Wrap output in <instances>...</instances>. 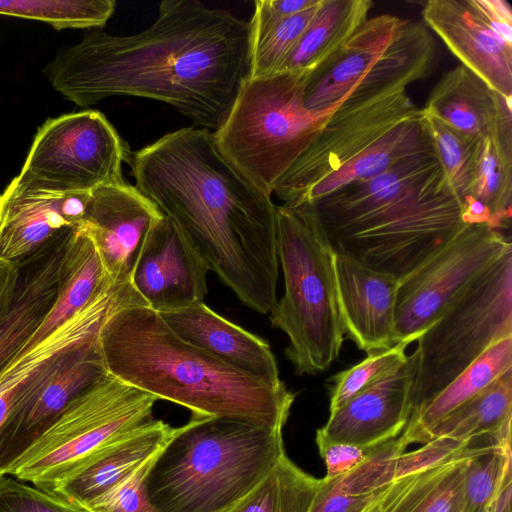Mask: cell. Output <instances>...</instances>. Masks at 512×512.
<instances>
[{"label":"cell","mask_w":512,"mask_h":512,"mask_svg":"<svg viewBox=\"0 0 512 512\" xmlns=\"http://www.w3.org/2000/svg\"><path fill=\"white\" fill-rule=\"evenodd\" d=\"M249 21L197 0H164L156 20L132 35L87 31L42 72L65 99L86 108L113 96L163 102L195 127L215 131L250 73Z\"/></svg>","instance_id":"obj_1"},{"label":"cell","mask_w":512,"mask_h":512,"mask_svg":"<svg viewBox=\"0 0 512 512\" xmlns=\"http://www.w3.org/2000/svg\"><path fill=\"white\" fill-rule=\"evenodd\" d=\"M135 187L170 218L248 308L275 305L276 206L218 152L212 131L181 128L130 153Z\"/></svg>","instance_id":"obj_2"},{"label":"cell","mask_w":512,"mask_h":512,"mask_svg":"<svg viewBox=\"0 0 512 512\" xmlns=\"http://www.w3.org/2000/svg\"><path fill=\"white\" fill-rule=\"evenodd\" d=\"M105 368L120 381L188 408L283 430L295 395L283 382L247 374L179 337L145 305L113 307L98 331Z\"/></svg>","instance_id":"obj_3"},{"label":"cell","mask_w":512,"mask_h":512,"mask_svg":"<svg viewBox=\"0 0 512 512\" xmlns=\"http://www.w3.org/2000/svg\"><path fill=\"white\" fill-rule=\"evenodd\" d=\"M285 454L280 429L191 415L156 458L146 494L158 512H230Z\"/></svg>","instance_id":"obj_4"},{"label":"cell","mask_w":512,"mask_h":512,"mask_svg":"<svg viewBox=\"0 0 512 512\" xmlns=\"http://www.w3.org/2000/svg\"><path fill=\"white\" fill-rule=\"evenodd\" d=\"M276 246L284 294L269 319L289 339L284 353L295 373L317 374L336 360L345 334L335 251L308 203L276 206Z\"/></svg>","instance_id":"obj_5"},{"label":"cell","mask_w":512,"mask_h":512,"mask_svg":"<svg viewBox=\"0 0 512 512\" xmlns=\"http://www.w3.org/2000/svg\"><path fill=\"white\" fill-rule=\"evenodd\" d=\"M302 77L280 72L247 78L228 116L212 132L221 156L268 196L332 114H315L305 108Z\"/></svg>","instance_id":"obj_6"},{"label":"cell","mask_w":512,"mask_h":512,"mask_svg":"<svg viewBox=\"0 0 512 512\" xmlns=\"http://www.w3.org/2000/svg\"><path fill=\"white\" fill-rule=\"evenodd\" d=\"M157 400L108 373L74 397L2 475L56 493L107 447L153 418Z\"/></svg>","instance_id":"obj_7"},{"label":"cell","mask_w":512,"mask_h":512,"mask_svg":"<svg viewBox=\"0 0 512 512\" xmlns=\"http://www.w3.org/2000/svg\"><path fill=\"white\" fill-rule=\"evenodd\" d=\"M509 336H512V249L480 273L416 340L412 412L493 344Z\"/></svg>","instance_id":"obj_8"},{"label":"cell","mask_w":512,"mask_h":512,"mask_svg":"<svg viewBox=\"0 0 512 512\" xmlns=\"http://www.w3.org/2000/svg\"><path fill=\"white\" fill-rule=\"evenodd\" d=\"M466 225L440 165L419 191L328 240L335 253L400 280Z\"/></svg>","instance_id":"obj_9"},{"label":"cell","mask_w":512,"mask_h":512,"mask_svg":"<svg viewBox=\"0 0 512 512\" xmlns=\"http://www.w3.org/2000/svg\"><path fill=\"white\" fill-rule=\"evenodd\" d=\"M127 143L106 116L85 109L48 118L37 130L19 174L18 189L79 193L126 182Z\"/></svg>","instance_id":"obj_10"},{"label":"cell","mask_w":512,"mask_h":512,"mask_svg":"<svg viewBox=\"0 0 512 512\" xmlns=\"http://www.w3.org/2000/svg\"><path fill=\"white\" fill-rule=\"evenodd\" d=\"M420 110L405 87L374 94L349 93L273 193L283 205L303 204L314 186Z\"/></svg>","instance_id":"obj_11"},{"label":"cell","mask_w":512,"mask_h":512,"mask_svg":"<svg viewBox=\"0 0 512 512\" xmlns=\"http://www.w3.org/2000/svg\"><path fill=\"white\" fill-rule=\"evenodd\" d=\"M509 249L512 244L500 230L487 224H468L400 279L395 344L416 341L480 273Z\"/></svg>","instance_id":"obj_12"},{"label":"cell","mask_w":512,"mask_h":512,"mask_svg":"<svg viewBox=\"0 0 512 512\" xmlns=\"http://www.w3.org/2000/svg\"><path fill=\"white\" fill-rule=\"evenodd\" d=\"M107 374L98 334L50 364L22 392L0 430V475L74 397Z\"/></svg>","instance_id":"obj_13"},{"label":"cell","mask_w":512,"mask_h":512,"mask_svg":"<svg viewBox=\"0 0 512 512\" xmlns=\"http://www.w3.org/2000/svg\"><path fill=\"white\" fill-rule=\"evenodd\" d=\"M475 448L446 455L434 443L409 452L407 467L378 489L357 512H473L465 475Z\"/></svg>","instance_id":"obj_14"},{"label":"cell","mask_w":512,"mask_h":512,"mask_svg":"<svg viewBox=\"0 0 512 512\" xmlns=\"http://www.w3.org/2000/svg\"><path fill=\"white\" fill-rule=\"evenodd\" d=\"M163 216L153 202L127 182L90 192L82 226L114 284L131 282L144 240Z\"/></svg>","instance_id":"obj_15"},{"label":"cell","mask_w":512,"mask_h":512,"mask_svg":"<svg viewBox=\"0 0 512 512\" xmlns=\"http://www.w3.org/2000/svg\"><path fill=\"white\" fill-rule=\"evenodd\" d=\"M208 271L175 223L163 216L144 240L131 283L148 307L159 312L203 301Z\"/></svg>","instance_id":"obj_16"},{"label":"cell","mask_w":512,"mask_h":512,"mask_svg":"<svg viewBox=\"0 0 512 512\" xmlns=\"http://www.w3.org/2000/svg\"><path fill=\"white\" fill-rule=\"evenodd\" d=\"M416 358L412 353L395 370L329 413L315 439L381 446L397 438L412 412Z\"/></svg>","instance_id":"obj_17"},{"label":"cell","mask_w":512,"mask_h":512,"mask_svg":"<svg viewBox=\"0 0 512 512\" xmlns=\"http://www.w3.org/2000/svg\"><path fill=\"white\" fill-rule=\"evenodd\" d=\"M90 192L18 189L0 193V260L18 263L57 235L82 226Z\"/></svg>","instance_id":"obj_18"},{"label":"cell","mask_w":512,"mask_h":512,"mask_svg":"<svg viewBox=\"0 0 512 512\" xmlns=\"http://www.w3.org/2000/svg\"><path fill=\"white\" fill-rule=\"evenodd\" d=\"M407 20L390 14L367 18L325 62L302 75L305 108L330 114L381 62Z\"/></svg>","instance_id":"obj_19"},{"label":"cell","mask_w":512,"mask_h":512,"mask_svg":"<svg viewBox=\"0 0 512 512\" xmlns=\"http://www.w3.org/2000/svg\"><path fill=\"white\" fill-rule=\"evenodd\" d=\"M423 24L494 91L512 98V47L485 23L469 0H429Z\"/></svg>","instance_id":"obj_20"},{"label":"cell","mask_w":512,"mask_h":512,"mask_svg":"<svg viewBox=\"0 0 512 512\" xmlns=\"http://www.w3.org/2000/svg\"><path fill=\"white\" fill-rule=\"evenodd\" d=\"M136 298L131 282L114 284L41 341L22 349L8 361L0 369V430L14 403L30 383L56 359L96 336L113 307Z\"/></svg>","instance_id":"obj_21"},{"label":"cell","mask_w":512,"mask_h":512,"mask_svg":"<svg viewBox=\"0 0 512 512\" xmlns=\"http://www.w3.org/2000/svg\"><path fill=\"white\" fill-rule=\"evenodd\" d=\"M440 167L435 151L407 158L374 177L348 183L312 206L329 238L419 191Z\"/></svg>","instance_id":"obj_22"},{"label":"cell","mask_w":512,"mask_h":512,"mask_svg":"<svg viewBox=\"0 0 512 512\" xmlns=\"http://www.w3.org/2000/svg\"><path fill=\"white\" fill-rule=\"evenodd\" d=\"M338 299L347 336L367 354L395 345L399 280L335 253Z\"/></svg>","instance_id":"obj_23"},{"label":"cell","mask_w":512,"mask_h":512,"mask_svg":"<svg viewBox=\"0 0 512 512\" xmlns=\"http://www.w3.org/2000/svg\"><path fill=\"white\" fill-rule=\"evenodd\" d=\"M158 313L190 344L254 377L282 382L269 343L217 314L203 301Z\"/></svg>","instance_id":"obj_24"},{"label":"cell","mask_w":512,"mask_h":512,"mask_svg":"<svg viewBox=\"0 0 512 512\" xmlns=\"http://www.w3.org/2000/svg\"><path fill=\"white\" fill-rule=\"evenodd\" d=\"M74 230L57 235L16 263L18 277L12 304L0 321V369L26 347L52 309L60 261Z\"/></svg>","instance_id":"obj_25"},{"label":"cell","mask_w":512,"mask_h":512,"mask_svg":"<svg viewBox=\"0 0 512 512\" xmlns=\"http://www.w3.org/2000/svg\"><path fill=\"white\" fill-rule=\"evenodd\" d=\"M423 110L466 137L482 139L512 107L511 98L494 91L460 64L434 85Z\"/></svg>","instance_id":"obj_26"},{"label":"cell","mask_w":512,"mask_h":512,"mask_svg":"<svg viewBox=\"0 0 512 512\" xmlns=\"http://www.w3.org/2000/svg\"><path fill=\"white\" fill-rule=\"evenodd\" d=\"M180 430L151 418L107 447L56 493L79 504L95 498L160 453Z\"/></svg>","instance_id":"obj_27"},{"label":"cell","mask_w":512,"mask_h":512,"mask_svg":"<svg viewBox=\"0 0 512 512\" xmlns=\"http://www.w3.org/2000/svg\"><path fill=\"white\" fill-rule=\"evenodd\" d=\"M466 224L510 226L512 212V112L482 138L470 197L463 207Z\"/></svg>","instance_id":"obj_28"},{"label":"cell","mask_w":512,"mask_h":512,"mask_svg":"<svg viewBox=\"0 0 512 512\" xmlns=\"http://www.w3.org/2000/svg\"><path fill=\"white\" fill-rule=\"evenodd\" d=\"M112 285L90 236L83 226L74 230L60 261L55 303L24 349L41 341Z\"/></svg>","instance_id":"obj_29"},{"label":"cell","mask_w":512,"mask_h":512,"mask_svg":"<svg viewBox=\"0 0 512 512\" xmlns=\"http://www.w3.org/2000/svg\"><path fill=\"white\" fill-rule=\"evenodd\" d=\"M511 368L512 336H509L493 344L433 398L418 406L411 413L400 438L408 446L425 444L440 421Z\"/></svg>","instance_id":"obj_30"},{"label":"cell","mask_w":512,"mask_h":512,"mask_svg":"<svg viewBox=\"0 0 512 512\" xmlns=\"http://www.w3.org/2000/svg\"><path fill=\"white\" fill-rule=\"evenodd\" d=\"M431 151L435 150L421 109L418 115L397 125L314 186L303 204L313 203L348 183L374 177L407 158Z\"/></svg>","instance_id":"obj_31"},{"label":"cell","mask_w":512,"mask_h":512,"mask_svg":"<svg viewBox=\"0 0 512 512\" xmlns=\"http://www.w3.org/2000/svg\"><path fill=\"white\" fill-rule=\"evenodd\" d=\"M372 6L370 0H322L280 72L304 76L317 68L368 18Z\"/></svg>","instance_id":"obj_32"},{"label":"cell","mask_w":512,"mask_h":512,"mask_svg":"<svg viewBox=\"0 0 512 512\" xmlns=\"http://www.w3.org/2000/svg\"><path fill=\"white\" fill-rule=\"evenodd\" d=\"M408 445L398 436L344 475L325 481L311 512H357L408 465Z\"/></svg>","instance_id":"obj_33"},{"label":"cell","mask_w":512,"mask_h":512,"mask_svg":"<svg viewBox=\"0 0 512 512\" xmlns=\"http://www.w3.org/2000/svg\"><path fill=\"white\" fill-rule=\"evenodd\" d=\"M511 421L512 368L440 421L427 442L443 439L467 446L480 437L510 434Z\"/></svg>","instance_id":"obj_34"},{"label":"cell","mask_w":512,"mask_h":512,"mask_svg":"<svg viewBox=\"0 0 512 512\" xmlns=\"http://www.w3.org/2000/svg\"><path fill=\"white\" fill-rule=\"evenodd\" d=\"M323 484L285 454L230 512H311Z\"/></svg>","instance_id":"obj_35"},{"label":"cell","mask_w":512,"mask_h":512,"mask_svg":"<svg viewBox=\"0 0 512 512\" xmlns=\"http://www.w3.org/2000/svg\"><path fill=\"white\" fill-rule=\"evenodd\" d=\"M114 0H0V15L42 21L55 30L101 29L112 17Z\"/></svg>","instance_id":"obj_36"},{"label":"cell","mask_w":512,"mask_h":512,"mask_svg":"<svg viewBox=\"0 0 512 512\" xmlns=\"http://www.w3.org/2000/svg\"><path fill=\"white\" fill-rule=\"evenodd\" d=\"M422 111L438 161L463 210L472 191L482 139L466 137Z\"/></svg>","instance_id":"obj_37"},{"label":"cell","mask_w":512,"mask_h":512,"mask_svg":"<svg viewBox=\"0 0 512 512\" xmlns=\"http://www.w3.org/2000/svg\"><path fill=\"white\" fill-rule=\"evenodd\" d=\"M321 1L305 11L251 32L248 78L265 77L280 72Z\"/></svg>","instance_id":"obj_38"},{"label":"cell","mask_w":512,"mask_h":512,"mask_svg":"<svg viewBox=\"0 0 512 512\" xmlns=\"http://www.w3.org/2000/svg\"><path fill=\"white\" fill-rule=\"evenodd\" d=\"M511 458V440L475 448L465 475V496L473 512L512 483Z\"/></svg>","instance_id":"obj_39"},{"label":"cell","mask_w":512,"mask_h":512,"mask_svg":"<svg viewBox=\"0 0 512 512\" xmlns=\"http://www.w3.org/2000/svg\"><path fill=\"white\" fill-rule=\"evenodd\" d=\"M410 344L403 341L370 353L356 365L333 375L328 381L330 413L400 366L408 356L405 351Z\"/></svg>","instance_id":"obj_40"},{"label":"cell","mask_w":512,"mask_h":512,"mask_svg":"<svg viewBox=\"0 0 512 512\" xmlns=\"http://www.w3.org/2000/svg\"><path fill=\"white\" fill-rule=\"evenodd\" d=\"M160 453L142 463L100 495L80 505L88 512H158L148 500L145 484Z\"/></svg>","instance_id":"obj_41"},{"label":"cell","mask_w":512,"mask_h":512,"mask_svg":"<svg viewBox=\"0 0 512 512\" xmlns=\"http://www.w3.org/2000/svg\"><path fill=\"white\" fill-rule=\"evenodd\" d=\"M0 512H88L82 505L9 475L0 476Z\"/></svg>","instance_id":"obj_42"},{"label":"cell","mask_w":512,"mask_h":512,"mask_svg":"<svg viewBox=\"0 0 512 512\" xmlns=\"http://www.w3.org/2000/svg\"><path fill=\"white\" fill-rule=\"evenodd\" d=\"M325 464V481L336 479L367 460L381 446H365L315 439ZM384 445V444H383Z\"/></svg>","instance_id":"obj_43"},{"label":"cell","mask_w":512,"mask_h":512,"mask_svg":"<svg viewBox=\"0 0 512 512\" xmlns=\"http://www.w3.org/2000/svg\"><path fill=\"white\" fill-rule=\"evenodd\" d=\"M320 0H257L249 21L251 32L259 31L275 22L305 11Z\"/></svg>","instance_id":"obj_44"},{"label":"cell","mask_w":512,"mask_h":512,"mask_svg":"<svg viewBox=\"0 0 512 512\" xmlns=\"http://www.w3.org/2000/svg\"><path fill=\"white\" fill-rule=\"evenodd\" d=\"M485 23L512 47V9L505 0H469Z\"/></svg>","instance_id":"obj_45"},{"label":"cell","mask_w":512,"mask_h":512,"mask_svg":"<svg viewBox=\"0 0 512 512\" xmlns=\"http://www.w3.org/2000/svg\"><path fill=\"white\" fill-rule=\"evenodd\" d=\"M17 277V264L0 260V321L11 307Z\"/></svg>","instance_id":"obj_46"},{"label":"cell","mask_w":512,"mask_h":512,"mask_svg":"<svg viewBox=\"0 0 512 512\" xmlns=\"http://www.w3.org/2000/svg\"><path fill=\"white\" fill-rule=\"evenodd\" d=\"M512 483L507 484L488 504L476 512H512Z\"/></svg>","instance_id":"obj_47"}]
</instances>
